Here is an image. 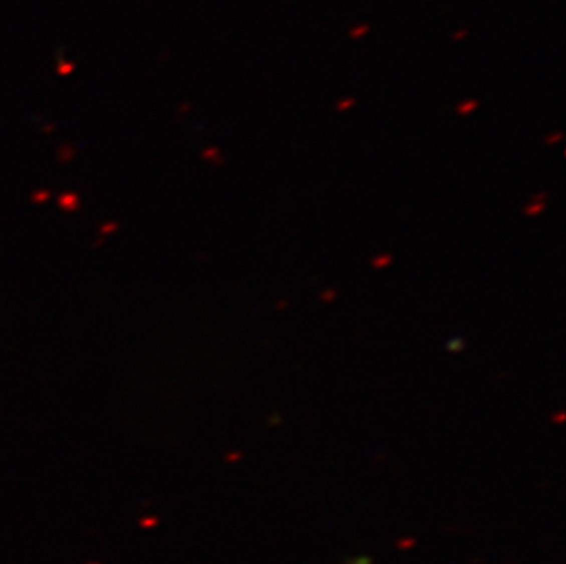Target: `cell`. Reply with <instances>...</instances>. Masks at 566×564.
<instances>
[{"instance_id":"obj_2","label":"cell","mask_w":566,"mask_h":564,"mask_svg":"<svg viewBox=\"0 0 566 564\" xmlns=\"http://www.w3.org/2000/svg\"><path fill=\"white\" fill-rule=\"evenodd\" d=\"M347 564H370V559H367V557H356V559H348Z\"/></svg>"},{"instance_id":"obj_1","label":"cell","mask_w":566,"mask_h":564,"mask_svg":"<svg viewBox=\"0 0 566 564\" xmlns=\"http://www.w3.org/2000/svg\"><path fill=\"white\" fill-rule=\"evenodd\" d=\"M367 32H369V26H359V28H356L352 33H350V37L358 39V37H361V35H365Z\"/></svg>"}]
</instances>
